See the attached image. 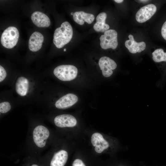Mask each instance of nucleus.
Masks as SVG:
<instances>
[{
    "label": "nucleus",
    "instance_id": "obj_1",
    "mask_svg": "<svg viewBox=\"0 0 166 166\" xmlns=\"http://www.w3.org/2000/svg\"><path fill=\"white\" fill-rule=\"evenodd\" d=\"M73 35V30L70 24L65 21L57 28L53 34V42L58 48L63 47L69 42Z\"/></svg>",
    "mask_w": 166,
    "mask_h": 166
},
{
    "label": "nucleus",
    "instance_id": "obj_2",
    "mask_svg": "<svg viewBox=\"0 0 166 166\" xmlns=\"http://www.w3.org/2000/svg\"><path fill=\"white\" fill-rule=\"evenodd\" d=\"M77 68L72 65H61L56 67L53 71L54 75L59 79L63 81L72 80L77 77Z\"/></svg>",
    "mask_w": 166,
    "mask_h": 166
},
{
    "label": "nucleus",
    "instance_id": "obj_3",
    "mask_svg": "<svg viewBox=\"0 0 166 166\" xmlns=\"http://www.w3.org/2000/svg\"><path fill=\"white\" fill-rule=\"evenodd\" d=\"M18 29L14 26H10L5 29L1 38L2 45L5 48L11 49L17 44L19 37Z\"/></svg>",
    "mask_w": 166,
    "mask_h": 166
},
{
    "label": "nucleus",
    "instance_id": "obj_4",
    "mask_svg": "<svg viewBox=\"0 0 166 166\" xmlns=\"http://www.w3.org/2000/svg\"><path fill=\"white\" fill-rule=\"evenodd\" d=\"M50 135L48 128L42 125H38L34 128L33 138L34 143L39 148H43L46 145Z\"/></svg>",
    "mask_w": 166,
    "mask_h": 166
},
{
    "label": "nucleus",
    "instance_id": "obj_5",
    "mask_svg": "<svg viewBox=\"0 0 166 166\" xmlns=\"http://www.w3.org/2000/svg\"><path fill=\"white\" fill-rule=\"evenodd\" d=\"M117 37V33L115 30L106 31L104 34L101 35L100 38L101 47L104 49H116L118 45Z\"/></svg>",
    "mask_w": 166,
    "mask_h": 166
},
{
    "label": "nucleus",
    "instance_id": "obj_6",
    "mask_svg": "<svg viewBox=\"0 0 166 166\" xmlns=\"http://www.w3.org/2000/svg\"><path fill=\"white\" fill-rule=\"evenodd\" d=\"M156 7L152 4H149L141 8L136 15V20L139 23H143L149 19L156 11Z\"/></svg>",
    "mask_w": 166,
    "mask_h": 166
},
{
    "label": "nucleus",
    "instance_id": "obj_7",
    "mask_svg": "<svg viewBox=\"0 0 166 166\" xmlns=\"http://www.w3.org/2000/svg\"><path fill=\"white\" fill-rule=\"evenodd\" d=\"M99 65L103 75L105 77H109L113 74V70L117 67L115 61L107 57H101L99 61Z\"/></svg>",
    "mask_w": 166,
    "mask_h": 166
},
{
    "label": "nucleus",
    "instance_id": "obj_8",
    "mask_svg": "<svg viewBox=\"0 0 166 166\" xmlns=\"http://www.w3.org/2000/svg\"><path fill=\"white\" fill-rule=\"evenodd\" d=\"M54 122L56 126L58 127H72L76 125L77 121L73 116L64 114L55 117L54 120Z\"/></svg>",
    "mask_w": 166,
    "mask_h": 166
},
{
    "label": "nucleus",
    "instance_id": "obj_9",
    "mask_svg": "<svg viewBox=\"0 0 166 166\" xmlns=\"http://www.w3.org/2000/svg\"><path fill=\"white\" fill-rule=\"evenodd\" d=\"M78 100V98L75 94L69 93L60 98L55 103L56 107L59 109H64L69 108Z\"/></svg>",
    "mask_w": 166,
    "mask_h": 166
},
{
    "label": "nucleus",
    "instance_id": "obj_10",
    "mask_svg": "<svg viewBox=\"0 0 166 166\" xmlns=\"http://www.w3.org/2000/svg\"><path fill=\"white\" fill-rule=\"evenodd\" d=\"M91 142L95 150L98 153H101L104 150L108 148L109 144L105 140L102 135L99 133L95 132L92 136Z\"/></svg>",
    "mask_w": 166,
    "mask_h": 166
},
{
    "label": "nucleus",
    "instance_id": "obj_11",
    "mask_svg": "<svg viewBox=\"0 0 166 166\" xmlns=\"http://www.w3.org/2000/svg\"><path fill=\"white\" fill-rule=\"evenodd\" d=\"M31 18L33 23L38 27H47L50 25L49 18L42 12L38 11L34 12Z\"/></svg>",
    "mask_w": 166,
    "mask_h": 166
},
{
    "label": "nucleus",
    "instance_id": "obj_12",
    "mask_svg": "<svg viewBox=\"0 0 166 166\" xmlns=\"http://www.w3.org/2000/svg\"><path fill=\"white\" fill-rule=\"evenodd\" d=\"M44 40V37L39 32L35 31L30 36L29 41V48L32 52H36L42 47Z\"/></svg>",
    "mask_w": 166,
    "mask_h": 166
},
{
    "label": "nucleus",
    "instance_id": "obj_13",
    "mask_svg": "<svg viewBox=\"0 0 166 166\" xmlns=\"http://www.w3.org/2000/svg\"><path fill=\"white\" fill-rule=\"evenodd\" d=\"M128 38L129 39L125 41V45L130 52L132 53H140L145 49L146 44L144 42H136L131 34L129 35Z\"/></svg>",
    "mask_w": 166,
    "mask_h": 166
},
{
    "label": "nucleus",
    "instance_id": "obj_14",
    "mask_svg": "<svg viewBox=\"0 0 166 166\" xmlns=\"http://www.w3.org/2000/svg\"><path fill=\"white\" fill-rule=\"evenodd\" d=\"M68 159V154L65 150H61L54 153L50 163V166H64Z\"/></svg>",
    "mask_w": 166,
    "mask_h": 166
},
{
    "label": "nucleus",
    "instance_id": "obj_15",
    "mask_svg": "<svg viewBox=\"0 0 166 166\" xmlns=\"http://www.w3.org/2000/svg\"><path fill=\"white\" fill-rule=\"evenodd\" d=\"M29 87L28 80L24 76L19 77L15 83V90L18 94L24 97L27 94Z\"/></svg>",
    "mask_w": 166,
    "mask_h": 166
},
{
    "label": "nucleus",
    "instance_id": "obj_16",
    "mask_svg": "<svg viewBox=\"0 0 166 166\" xmlns=\"http://www.w3.org/2000/svg\"><path fill=\"white\" fill-rule=\"evenodd\" d=\"M73 18L75 22L82 25L84 24L85 22L89 24H91L94 21L95 17L93 14L80 11H76L74 13Z\"/></svg>",
    "mask_w": 166,
    "mask_h": 166
},
{
    "label": "nucleus",
    "instance_id": "obj_17",
    "mask_svg": "<svg viewBox=\"0 0 166 166\" xmlns=\"http://www.w3.org/2000/svg\"><path fill=\"white\" fill-rule=\"evenodd\" d=\"M107 14L105 12L100 13L96 18V22L93 26V28L98 32H104L109 28V25L105 23Z\"/></svg>",
    "mask_w": 166,
    "mask_h": 166
},
{
    "label": "nucleus",
    "instance_id": "obj_18",
    "mask_svg": "<svg viewBox=\"0 0 166 166\" xmlns=\"http://www.w3.org/2000/svg\"><path fill=\"white\" fill-rule=\"evenodd\" d=\"M152 59L155 62L166 61V52H164L162 49H158L155 50L152 53Z\"/></svg>",
    "mask_w": 166,
    "mask_h": 166
},
{
    "label": "nucleus",
    "instance_id": "obj_19",
    "mask_svg": "<svg viewBox=\"0 0 166 166\" xmlns=\"http://www.w3.org/2000/svg\"><path fill=\"white\" fill-rule=\"evenodd\" d=\"M11 108L10 103L7 101H4L0 103V112L2 113L9 112Z\"/></svg>",
    "mask_w": 166,
    "mask_h": 166
},
{
    "label": "nucleus",
    "instance_id": "obj_20",
    "mask_svg": "<svg viewBox=\"0 0 166 166\" xmlns=\"http://www.w3.org/2000/svg\"><path fill=\"white\" fill-rule=\"evenodd\" d=\"M6 76V73L5 69L1 65L0 66V82L3 81Z\"/></svg>",
    "mask_w": 166,
    "mask_h": 166
},
{
    "label": "nucleus",
    "instance_id": "obj_21",
    "mask_svg": "<svg viewBox=\"0 0 166 166\" xmlns=\"http://www.w3.org/2000/svg\"><path fill=\"white\" fill-rule=\"evenodd\" d=\"M72 166H85V165L81 160L76 159L73 161Z\"/></svg>",
    "mask_w": 166,
    "mask_h": 166
},
{
    "label": "nucleus",
    "instance_id": "obj_22",
    "mask_svg": "<svg viewBox=\"0 0 166 166\" xmlns=\"http://www.w3.org/2000/svg\"><path fill=\"white\" fill-rule=\"evenodd\" d=\"M161 34L163 38L166 40V21L162 26L161 30Z\"/></svg>",
    "mask_w": 166,
    "mask_h": 166
},
{
    "label": "nucleus",
    "instance_id": "obj_23",
    "mask_svg": "<svg viewBox=\"0 0 166 166\" xmlns=\"http://www.w3.org/2000/svg\"><path fill=\"white\" fill-rule=\"evenodd\" d=\"M114 1L117 3H120L122 2L123 1V0H114Z\"/></svg>",
    "mask_w": 166,
    "mask_h": 166
},
{
    "label": "nucleus",
    "instance_id": "obj_24",
    "mask_svg": "<svg viewBox=\"0 0 166 166\" xmlns=\"http://www.w3.org/2000/svg\"><path fill=\"white\" fill-rule=\"evenodd\" d=\"M30 166H40L37 164H33L31 165Z\"/></svg>",
    "mask_w": 166,
    "mask_h": 166
},
{
    "label": "nucleus",
    "instance_id": "obj_25",
    "mask_svg": "<svg viewBox=\"0 0 166 166\" xmlns=\"http://www.w3.org/2000/svg\"><path fill=\"white\" fill-rule=\"evenodd\" d=\"M139 1L141 2H147L148 1V0H140Z\"/></svg>",
    "mask_w": 166,
    "mask_h": 166
},
{
    "label": "nucleus",
    "instance_id": "obj_26",
    "mask_svg": "<svg viewBox=\"0 0 166 166\" xmlns=\"http://www.w3.org/2000/svg\"><path fill=\"white\" fill-rule=\"evenodd\" d=\"M74 13H73V12H71L70 14H71V15H73L74 14Z\"/></svg>",
    "mask_w": 166,
    "mask_h": 166
},
{
    "label": "nucleus",
    "instance_id": "obj_27",
    "mask_svg": "<svg viewBox=\"0 0 166 166\" xmlns=\"http://www.w3.org/2000/svg\"><path fill=\"white\" fill-rule=\"evenodd\" d=\"M66 49H64V51H66Z\"/></svg>",
    "mask_w": 166,
    "mask_h": 166
}]
</instances>
